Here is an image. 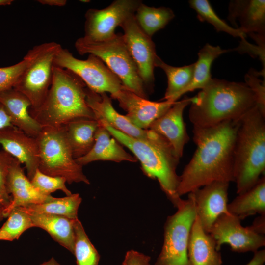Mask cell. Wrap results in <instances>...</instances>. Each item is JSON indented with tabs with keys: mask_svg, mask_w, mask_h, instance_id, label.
<instances>
[{
	"mask_svg": "<svg viewBox=\"0 0 265 265\" xmlns=\"http://www.w3.org/2000/svg\"><path fill=\"white\" fill-rule=\"evenodd\" d=\"M241 220L230 213L222 214L216 219L209 234L214 239L220 251L223 244H228L232 251L255 252L265 246L264 235L243 227Z\"/></svg>",
	"mask_w": 265,
	"mask_h": 265,
	"instance_id": "4fadbf2b",
	"label": "cell"
},
{
	"mask_svg": "<svg viewBox=\"0 0 265 265\" xmlns=\"http://www.w3.org/2000/svg\"><path fill=\"white\" fill-rule=\"evenodd\" d=\"M31 58L29 51L19 62L0 68V93L13 88L27 66Z\"/></svg>",
	"mask_w": 265,
	"mask_h": 265,
	"instance_id": "836d02e7",
	"label": "cell"
},
{
	"mask_svg": "<svg viewBox=\"0 0 265 265\" xmlns=\"http://www.w3.org/2000/svg\"><path fill=\"white\" fill-rule=\"evenodd\" d=\"M76 160L82 166L97 160L116 162L137 161L135 157L126 152L120 143L100 123L92 149L87 154Z\"/></svg>",
	"mask_w": 265,
	"mask_h": 265,
	"instance_id": "44dd1931",
	"label": "cell"
},
{
	"mask_svg": "<svg viewBox=\"0 0 265 265\" xmlns=\"http://www.w3.org/2000/svg\"><path fill=\"white\" fill-rule=\"evenodd\" d=\"M0 145L3 151L25 165L31 181L39 166L38 147L35 138L14 126L0 130Z\"/></svg>",
	"mask_w": 265,
	"mask_h": 265,
	"instance_id": "e0dca14e",
	"label": "cell"
},
{
	"mask_svg": "<svg viewBox=\"0 0 265 265\" xmlns=\"http://www.w3.org/2000/svg\"><path fill=\"white\" fill-rule=\"evenodd\" d=\"M229 182L214 181L188 193L203 230L209 233L216 219L227 210Z\"/></svg>",
	"mask_w": 265,
	"mask_h": 265,
	"instance_id": "5bb4252c",
	"label": "cell"
},
{
	"mask_svg": "<svg viewBox=\"0 0 265 265\" xmlns=\"http://www.w3.org/2000/svg\"><path fill=\"white\" fill-rule=\"evenodd\" d=\"M253 232L260 235H265V214L260 215L256 217L249 226Z\"/></svg>",
	"mask_w": 265,
	"mask_h": 265,
	"instance_id": "74e56055",
	"label": "cell"
},
{
	"mask_svg": "<svg viewBox=\"0 0 265 265\" xmlns=\"http://www.w3.org/2000/svg\"><path fill=\"white\" fill-rule=\"evenodd\" d=\"M87 89L75 74L53 65L52 83L44 102L29 113L42 127H61L80 118L96 119L86 102Z\"/></svg>",
	"mask_w": 265,
	"mask_h": 265,
	"instance_id": "3957f363",
	"label": "cell"
},
{
	"mask_svg": "<svg viewBox=\"0 0 265 265\" xmlns=\"http://www.w3.org/2000/svg\"><path fill=\"white\" fill-rule=\"evenodd\" d=\"M53 65L72 72L89 89L98 94L108 92L111 96L123 86L119 79L102 60L92 54H89L85 60L79 59L67 49L61 47L54 56Z\"/></svg>",
	"mask_w": 265,
	"mask_h": 265,
	"instance_id": "30bf717a",
	"label": "cell"
},
{
	"mask_svg": "<svg viewBox=\"0 0 265 265\" xmlns=\"http://www.w3.org/2000/svg\"><path fill=\"white\" fill-rule=\"evenodd\" d=\"M7 217V220L0 229V240L18 239L25 231L34 227L29 215L17 207L11 211Z\"/></svg>",
	"mask_w": 265,
	"mask_h": 265,
	"instance_id": "1f68e13d",
	"label": "cell"
},
{
	"mask_svg": "<svg viewBox=\"0 0 265 265\" xmlns=\"http://www.w3.org/2000/svg\"><path fill=\"white\" fill-rule=\"evenodd\" d=\"M21 164L14 158L9 168L7 188L12 200L9 206L3 210L4 218L7 217L15 208L43 203L53 198L51 195L41 194L34 187L30 180L25 175Z\"/></svg>",
	"mask_w": 265,
	"mask_h": 265,
	"instance_id": "ac0fdd59",
	"label": "cell"
},
{
	"mask_svg": "<svg viewBox=\"0 0 265 265\" xmlns=\"http://www.w3.org/2000/svg\"><path fill=\"white\" fill-rule=\"evenodd\" d=\"M75 47L80 55L89 53L98 57L124 86L141 97L148 98L145 85L122 34L115 33L111 38L100 41H91L83 36L76 40Z\"/></svg>",
	"mask_w": 265,
	"mask_h": 265,
	"instance_id": "52a82bcc",
	"label": "cell"
},
{
	"mask_svg": "<svg viewBox=\"0 0 265 265\" xmlns=\"http://www.w3.org/2000/svg\"><path fill=\"white\" fill-rule=\"evenodd\" d=\"M13 2V0H0V6L10 5Z\"/></svg>",
	"mask_w": 265,
	"mask_h": 265,
	"instance_id": "7bdbcfd3",
	"label": "cell"
},
{
	"mask_svg": "<svg viewBox=\"0 0 265 265\" xmlns=\"http://www.w3.org/2000/svg\"><path fill=\"white\" fill-rule=\"evenodd\" d=\"M192 100L193 97H185L181 101H176L149 128L169 143L179 159L183 155L185 145L189 140L183 119V112L185 108L190 105Z\"/></svg>",
	"mask_w": 265,
	"mask_h": 265,
	"instance_id": "2e32d148",
	"label": "cell"
},
{
	"mask_svg": "<svg viewBox=\"0 0 265 265\" xmlns=\"http://www.w3.org/2000/svg\"><path fill=\"white\" fill-rule=\"evenodd\" d=\"M228 212L241 220L256 214H265V177L249 190L239 194L228 204Z\"/></svg>",
	"mask_w": 265,
	"mask_h": 265,
	"instance_id": "d4e9b609",
	"label": "cell"
},
{
	"mask_svg": "<svg viewBox=\"0 0 265 265\" xmlns=\"http://www.w3.org/2000/svg\"><path fill=\"white\" fill-rule=\"evenodd\" d=\"M259 72L251 69L245 77V83L255 94L257 106L265 113V81L259 79Z\"/></svg>",
	"mask_w": 265,
	"mask_h": 265,
	"instance_id": "d590c367",
	"label": "cell"
},
{
	"mask_svg": "<svg viewBox=\"0 0 265 265\" xmlns=\"http://www.w3.org/2000/svg\"><path fill=\"white\" fill-rule=\"evenodd\" d=\"M74 225L75 240L73 254L77 265H98L100 255L78 218L75 220Z\"/></svg>",
	"mask_w": 265,
	"mask_h": 265,
	"instance_id": "4dcf8cb0",
	"label": "cell"
},
{
	"mask_svg": "<svg viewBox=\"0 0 265 265\" xmlns=\"http://www.w3.org/2000/svg\"><path fill=\"white\" fill-rule=\"evenodd\" d=\"M134 14L121 25L123 37L127 49L135 63L146 89L151 91L154 84V68L157 57L155 44L138 25Z\"/></svg>",
	"mask_w": 265,
	"mask_h": 265,
	"instance_id": "7c38bea8",
	"label": "cell"
},
{
	"mask_svg": "<svg viewBox=\"0 0 265 265\" xmlns=\"http://www.w3.org/2000/svg\"><path fill=\"white\" fill-rule=\"evenodd\" d=\"M142 3L140 0H116L104 9H88L85 15L84 37L94 41L111 38L116 28L134 14Z\"/></svg>",
	"mask_w": 265,
	"mask_h": 265,
	"instance_id": "8fae6325",
	"label": "cell"
},
{
	"mask_svg": "<svg viewBox=\"0 0 265 265\" xmlns=\"http://www.w3.org/2000/svg\"><path fill=\"white\" fill-rule=\"evenodd\" d=\"M135 19L140 28L150 37L163 28L172 20L175 14L168 7H149L142 3L134 13Z\"/></svg>",
	"mask_w": 265,
	"mask_h": 265,
	"instance_id": "f1b7e54d",
	"label": "cell"
},
{
	"mask_svg": "<svg viewBox=\"0 0 265 265\" xmlns=\"http://www.w3.org/2000/svg\"><path fill=\"white\" fill-rule=\"evenodd\" d=\"M14 157L4 151H0V207L7 208L12 197L7 188L9 168Z\"/></svg>",
	"mask_w": 265,
	"mask_h": 265,
	"instance_id": "e575fe53",
	"label": "cell"
},
{
	"mask_svg": "<svg viewBox=\"0 0 265 265\" xmlns=\"http://www.w3.org/2000/svg\"><path fill=\"white\" fill-rule=\"evenodd\" d=\"M82 2L86 3V2H89L90 0H80Z\"/></svg>",
	"mask_w": 265,
	"mask_h": 265,
	"instance_id": "f6af8a7d",
	"label": "cell"
},
{
	"mask_svg": "<svg viewBox=\"0 0 265 265\" xmlns=\"http://www.w3.org/2000/svg\"><path fill=\"white\" fill-rule=\"evenodd\" d=\"M188 3L196 12L199 21L211 24L217 32H224L234 37H240L241 39L246 38V34L239 29L229 26L219 17L208 0H190Z\"/></svg>",
	"mask_w": 265,
	"mask_h": 265,
	"instance_id": "f546056e",
	"label": "cell"
},
{
	"mask_svg": "<svg viewBox=\"0 0 265 265\" xmlns=\"http://www.w3.org/2000/svg\"><path fill=\"white\" fill-rule=\"evenodd\" d=\"M265 169V113L257 106L240 119L234 154L237 193L250 189Z\"/></svg>",
	"mask_w": 265,
	"mask_h": 265,
	"instance_id": "5b68a950",
	"label": "cell"
},
{
	"mask_svg": "<svg viewBox=\"0 0 265 265\" xmlns=\"http://www.w3.org/2000/svg\"><path fill=\"white\" fill-rule=\"evenodd\" d=\"M61 47L56 42H50L28 51L30 61L13 88L29 100V110L38 109L46 98L52 81L54 57Z\"/></svg>",
	"mask_w": 265,
	"mask_h": 265,
	"instance_id": "9c48e42d",
	"label": "cell"
},
{
	"mask_svg": "<svg viewBox=\"0 0 265 265\" xmlns=\"http://www.w3.org/2000/svg\"><path fill=\"white\" fill-rule=\"evenodd\" d=\"M188 256L191 265H222L220 251L211 235L202 228L197 217L192 225L188 244Z\"/></svg>",
	"mask_w": 265,
	"mask_h": 265,
	"instance_id": "7402d4cb",
	"label": "cell"
},
{
	"mask_svg": "<svg viewBox=\"0 0 265 265\" xmlns=\"http://www.w3.org/2000/svg\"><path fill=\"white\" fill-rule=\"evenodd\" d=\"M99 123L96 119L80 118L63 126L75 159L87 154L95 143Z\"/></svg>",
	"mask_w": 265,
	"mask_h": 265,
	"instance_id": "cb8c5ba5",
	"label": "cell"
},
{
	"mask_svg": "<svg viewBox=\"0 0 265 265\" xmlns=\"http://www.w3.org/2000/svg\"><path fill=\"white\" fill-rule=\"evenodd\" d=\"M39 152L38 169L47 175L65 178L67 183L90 182L82 166L74 159L63 126L42 127L35 137Z\"/></svg>",
	"mask_w": 265,
	"mask_h": 265,
	"instance_id": "8992f818",
	"label": "cell"
},
{
	"mask_svg": "<svg viewBox=\"0 0 265 265\" xmlns=\"http://www.w3.org/2000/svg\"><path fill=\"white\" fill-rule=\"evenodd\" d=\"M96 120L133 154L140 162L145 175L158 181L161 189L175 207L181 198L177 194L180 176L176 169L180 159L169 143L159 134L150 140L134 138L114 129L103 119Z\"/></svg>",
	"mask_w": 265,
	"mask_h": 265,
	"instance_id": "277c9868",
	"label": "cell"
},
{
	"mask_svg": "<svg viewBox=\"0 0 265 265\" xmlns=\"http://www.w3.org/2000/svg\"><path fill=\"white\" fill-rule=\"evenodd\" d=\"M150 256L134 250L127 251L122 265H151Z\"/></svg>",
	"mask_w": 265,
	"mask_h": 265,
	"instance_id": "8d00e7d4",
	"label": "cell"
},
{
	"mask_svg": "<svg viewBox=\"0 0 265 265\" xmlns=\"http://www.w3.org/2000/svg\"><path fill=\"white\" fill-rule=\"evenodd\" d=\"M28 215L34 227L45 230L53 240L73 254L75 240L74 224L75 219L48 213H32Z\"/></svg>",
	"mask_w": 265,
	"mask_h": 265,
	"instance_id": "603a6c76",
	"label": "cell"
},
{
	"mask_svg": "<svg viewBox=\"0 0 265 265\" xmlns=\"http://www.w3.org/2000/svg\"><path fill=\"white\" fill-rule=\"evenodd\" d=\"M111 98L117 100L126 116L139 128L147 130L151 124L162 116L176 102L169 100L152 101L141 97L123 86Z\"/></svg>",
	"mask_w": 265,
	"mask_h": 265,
	"instance_id": "9a60e30c",
	"label": "cell"
},
{
	"mask_svg": "<svg viewBox=\"0 0 265 265\" xmlns=\"http://www.w3.org/2000/svg\"><path fill=\"white\" fill-rule=\"evenodd\" d=\"M37 1L42 5L62 7L67 3L66 0H38Z\"/></svg>",
	"mask_w": 265,
	"mask_h": 265,
	"instance_id": "60d3db41",
	"label": "cell"
},
{
	"mask_svg": "<svg viewBox=\"0 0 265 265\" xmlns=\"http://www.w3.org/2000/svg\"><path fill=\"white\" fill-rule=\"evenodd\" d=\"M265 262V250H261L254 253L252 259L245 265H263Z\"/></svg>",
	"mask_w": 265,
	"mask_h": 265,
	"instance_id": "ab89813d",
	"label": "cell"
},
{
	"mask_svg": "<svg viewBox=\"0 0 265 265\" xmlns=\"http://www.w3.org/2000/svg\"><path fill=\"white\" fill-rule=\"evenodd\" d=\"M257 105L255 94L245 83L212 79L193 97L189 118L193 127H212L240 119Z\"/></svg>",
	"mask_w": 265,
	"mask_h": 265,
	"instance_id": "7a4b0ae2",
	"label": "cell"
},
{
	"mask_svg": "<svg viewBox=\"0 0 265 265\" xmlns=\"http://www.w3.org/2000/svg\"><path fill=\"white\" fill-rule=\"evenodd\" d=\"M3 210H4V208L0 207V222L4 218V216L3 213Z\"/></svg>",
	"mask_w": 265,
	"mask_h": 265,
	"instance_id": "ee69618b",
	"label": "cell"
},
{
	"mask_svg": "<svg viewBox=\"0 0 265 265\" xmlns=\"http://www.w3.org/2000/svg\"><path fill=\"white\" fill-rule=\"evenodd\" d=\"M176 212L167 217L164 226V239L155 265H191L188 256L190 231L196 213L192 199L180 198Z\"/></svg>",
	"mask_w": 265,
	"mask_h": 265,
	"instance_id": "ba28073f",
	"label": "cell"
},
{
	"mask_svg": "<svg viewBox=\"0 0 265 265\" xmlns=\"http://www.w3.org/2000/svg\"><path fill=\"white\" fill-rule=\"evenodd\" d=\"M155 67L162 69L167 78V87L162 99L173 102L177 101L192 81L194 63L182 67H174L166 64L157 56Z\"/></svg>",
	"mask_w": 265,
	"mask_h": 265,
	"instance_id": "484cf974",
	"label": "cell"
},
{
	"mask_svg": "<svg viewBox=\"0 0 265 265\" xmlns=\"http://www.w3.org/2000/svg\"><path fill=\"white\" fill-rule=\"evenodd\" d=\"M232 51L223 49L219 46L208 43L205 45L198 53V59L194 63L192 81L185 89L183 95L196 89H202L212 79L211 69L214 60L220 55Z\"/></svg>",
	"mask_w": 265,
	"mask_h": 265,
	"instance_id": "4316f807",
	"label": "cell"
},
{
	"mask_svg": "<svg viewBox=\"0 0 265 265\" xmlns=\"http://www.w3.org/2000/svg\"><path fill=\"white\" fill-rule=\"evenodd\" d=\"M240 119L209 127H193L197 148L180 176L179 196L214 181H234V148Z\"/></svg>",
	"mask_w": 265,
	"mask_h": 265,
	"instance_id": "6da1fadb",
	"label": "cell"
},
{
	"mask_svg": "<svg viewBox=\"0 0 265 265\" xmlns=\"http://www.w3.org/2000/svg\"><path fill=\"white\" fill-rule=\"evenodd\" d=\"M82 198L79 193L72 194L63 198H54L40 204L17 207L27 214L48 213L66 217L71 219L78 218V212Z\"/></svg>",
	"mask_w": 265,
	"mask_h": 265,
	"instance_id": "83f0119b",
	"label": "cell"
},
{
	"mask_svg": "<svg viewBox=\"0 0 265 265\" xmlns=\"http://www.w3.org/2000/svg\"><path fill=\"white\" fill-rule=\"evenodd\" d=\"M13 126L11 119L4 106L0 102V130L7 127Z\"/></svg>",
	"mask_w": 265,
	"mask_h": 265,
	"instance_id": "f35d334b",
	"label": "cell"
},
{
	"mask_svg": "<svg viewBox=\"0 0 265 265\" xmlns=\"http://www.w3.org/2000/svg\"><path fill=\"white\" fill-rule=\"evenodd\" d=\"M228 19L246 35L265 36V0L231 1Z\"/></svg>",
	"mask_w": 265,
	"mask_h": 265,
	"instance_id": "d6986e66",
	"label": "cell"
},
{
	"mask_svg": "<svg viewBox=\"0 0 265 265\" xmlns=\"http://www.w3.org/2000/svg\"><path fill=\"white\" fill-rule=\"evenodd\" d=\"M30 181L34 187L45 195H51L52 193L57 190L62 191L66 196L72 194L66 186L67 182L65 178L47 175L38 169Z\"/></svg>",
	"mask_w": 265,
	"mask_h": 265,
	"instance_id": "d6a6232c",
	"label": "cell"
},
{
	"mask_svg": "<svg viewBox=\"0 0 265 265\" xmlns=\"http://www.w3.org/2000/svg\"><path fill=\"white\" fill-rule=\"evenodd\" d=\"M0 102L11 119L12 125L28 135L35 138L42 126L29 113L31 104L23 93L11 88L0 93Z\"/></svg>",
	"mask_w": 265,
	"mask_h": 265,
	"instance_id": "ffe728a7",
	"label": "cell"
},
{
	"mask_svg": "<svg viewBox=\"0 0 265 265\" xmlns=\"http://www.w3.org/2000/svg\"><path fill=\"white\" fill-rule=\"evenodd\" d=\"M40 265H60L54 259L52 258L47 262H44Z\"/></svg>",
	"mask_w": 265,
	"mask_h": 265,
	"instance_id": "b9f144b4",
	"label": "cell"
}]
</instances>
